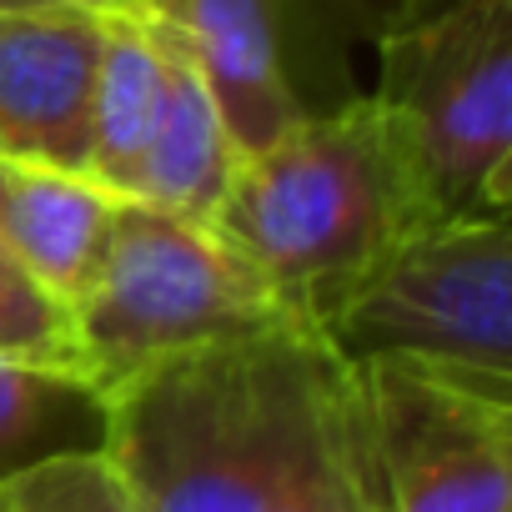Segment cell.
Wrapping results in <instances>:
<instances>
[{"label": "cell", "instance_id": "obj_1", "mask_svg": "<svg viewBox=\"0 0 512 512\" xmlns=\"http://www.w3.org/2000/svg\"><path fill=\"white\" fill-rule=\"evenodd\" d=\"M101 402L136 512H387L362 367L312 317L161 357Z\"/></svg>", "mask_w": 512, "mask_h": 512}, {"label": "cell", "instance_id": "obj_2", "mask_svg": "<svg viewBox=\"0 0 512 512\" xmlns=\"http://www.w3.org/2000/svg\"><path fill=\"white\" fill-rule=\"evenodd\" d=\"M437 206L412 131L372 96L312 116L236 161L211 231L262 272L277 297L322 322Z\"/></svg>", "mask_w": 512, "mask_h": 512}, {"label": "cell", "instance_id": "obj_3", "mask_svg": "<svg viewBox=\"0 0 512 512\" xmlns=\"http://www.w3.org/2000/svg\"><path fill=\"white\" fill-rule=\"evenodd\" d=\"M287 317L302 312L211 226L141 201L116 206L111 236L71 302L76 357L101 392L161 357L267 332Z\"/></svg>", "mask_w": 512, "mask_h": 512}, {"label": "cell", "instance_id": "obj_4", "mask_svg": "<svg viewBox=\"0 0 512 512\" xmlns=\"http://www.w3.org/2000/svg\"><path fill=\"white\" fill-rule=\"evenodd\" d=\"M377 101L412 131L447 216L512 206V0H397Z\"/></svg>", "mask_w": 512, "mask_h": 512}, {"label": "cell", "instance_id": "obj_5", "mask_svg": "<svg viewBox=\"0 0 512 512\" xmlns=\"http://www.w3.org/2000/svg\"><path fill=\"white\" fill-rule=\"evenodd\" d=\"M397 0H141L196 56L236 156L362 96L352 46H377Z\"/></svg>", "mask_w": 512, "mask_h": 512}, {"label": "cell", "instance_id": "obj_6", "mask_svg": "<svg viewBox=\"0 0 512 512\" xmlns=\"http://www.w3.org/2000/svg\"><path fill=\"white\" fill-rule=\"evenodd\" d=\"M352 362L417 357L512 377V226L437 216L377 262L322 322Z\"/></svg>", "mask_w": 512, "mask_h": 512}, {"label": "cell", "instance_id": "obj_7", "mask_svg": "<svg viewBox=\"0 0 512 512\" xmlns=\"http://www.w3.org/2000/svg\"><path fill=\"white\" fill-rule=\"evenodd\" d=\"M357 367L387 512H512V377L417 357Z\"/></svg>", "mask_w": 512, "mask_h": 512}, {"label": "cell", "instance_id": "obj_8", "mask_svg": "<svg viewBox=\"0 0 512 512\" xmlns=\"http://www.w3.org/2000/svg\"><path fill=\"white\" fill-rule=\"evenodd\" d=\"M106 16L91 6L0 11V161L86 176Z\"/></svg>", "mask_w": 512, "mask_h": 512}, {"label": "cell", "instance_id": "obj_9", "mask_svg": "<svg viewBox=\"0 0 512 512\" xmlns=\"http://www.w3.org/2000/svg\"><path fill=\"white\" fill-rule=\"evenodd\" d=\"M151 26H156V41H161L166 86H161V116H156V131H151L131 201L211 226L241 156L231 146V131H226L216 96H211L196 56L186 51V41L161 16H151Z\"/></svg>", "mask_w": 512, "mask_h": 512}, {"label": "cell", "instance_id": "obj_10", "mask_svg": "<svg viewBox=\"0 0 512 512\" xmlns=\"http://www.w3.org/2000/svg\"><path fill=\"white\" fill-rule=\"evenodd\" d=\"M121 201L126 196L96 186L91 176L0 161V246L71 307L111 236Z\"/></svg>", "mask_w": 512, "mask_h": 512}, {"label": "cell", "instance_id": "obj_11", "mask_svg": "<svg viewBox=\"0 0 512 512\" xmlns=\"http://www.w3.org/2000/svg\"><path fill=\"white\" fill-rule=\"evenodd\" d=\"M161 41L146 11H111L106 41L96 61V91H91V156L86 176L116 196L131 201L156 116H161Z\"/></svg>", "mask_w": 512, "mask_h": 512}, {"label": "cell", "instance_id": "obj_12", "mask_svg": "<svg viewBox=\"0 0 512 512\" xmlns=\"http://www.w3.org/2000/svg\"><path fill=\"white\" fill-rule=\"evenodd\" d=\"M106 402L81 372L0 352V487L26 467L101 447Z\"/></svg>", "mask_w": 512, "mask_h": 512}, {"label": "cell", "instance_id": "obj_13", "mask_svg": "<svg viewBox=\"0 0 512 512\" xmlns=\"http://www.w3.org/2000/svg\"><path fill=\"white\" fill-rule=\"evenodd\" d=\"M0 352L31 357V362H51V367H66V372H81L71 307H66L51 287H41L6 246H0ZM81 377H86V372H81ZM86 382H91V377H86Z\"/></svg>", "mask_w": 512, "mask_h": 512}, {"label": "cell", "instance_id": "obj_14", "mask_svg": "<svg viewBox=\"0 0 512 512\" xmlns=\"http://www.w3.org/2000/svg\"><path fill=\"white\" fill-rule=\"evenodd\" d=\"M11 512H136L121 472L101 447L61 452L6 482Z\"/></svg>", "mask_w": 512, "mask_h": 512}, {"label": "cell", "instance_id": "obj_15", "mask_svg": "<svg viewBox=\"0 0 512 512\" xmlns=\"http://www.w3.org/2000/svg\"><path fill=\"white\" fill-rule=\"evenodd\" d=\"M46 6H91V11H141V0H0V11H46Z\"/></svg>", "mask_w": 512, "mask_h": 512}, {"label": "cell", "instance_id": "obj_16", "mask_svg": "<svg viewBox=\"0 0 512 512\" xmlns=\"http://www.w3.org/2000/svg\"><path fill=\"white\" fill-rule=\"evenodd\" d=\"M0 512H11V492L6 487H0Z\"/></svg>", "mask_w": 512, "mask_h": 512}]
</instances>
